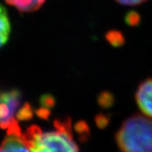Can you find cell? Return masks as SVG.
<instances>
[{
	"label": "cell",
	"mask_w": 152,
	"mask_h": 152,
	"mask_svg": "<svg viewBox=\"0 0 152 152\" xmlns=\"http://www.w3.org/2000/svg\"><path fill=\"white\" fill-rule=\"evenodd\" d=\"M54 129L43 131L37 125L29 127L23 138L31 152H80L69 121L55 120Z\"/></svg>",
	"instance_id": "obj_1"
},
{
	"label": "cell",
	"mask_w": 152,
	"mask_h": 152,
	"mask_svg": "<svg viewBox=\"0 0 152 152\" xmlns=\"http://www.w3.org/2000/svg\"><path fill=\"white\" fill-rule=\"evenodd\" d=\"M116 141L123 152H152V118L136 114L122 124Z\"/></svg>",
	"instance_id": "obj_2"
},
{
	"label": "cell",
	"mask_w": 152,
	"mask_h": 152,
	"mask_svg": "<svg viewBox=\"0 0 152 152\" xmlns=\"http://www.w3.org/2000/svg\"><path fill=\"white\" fill-rule=\"evenodd\" d=\"M21 103V95L17 90L0 93V128L8 129L19 124L17 113Z\"/></svg>",
	"instance_id": "obj_3"
},
{
	"label": "cell",
	"mask_w": 152,
	"mask_h": 152,
	"mask_svg": "<svg viewBox=\"0 0 152 152\" xmlns=\"http://www.w3.org/2000/svg\"><path fill=\"white\" fill-rule=\"evenodd\" d=\"M0 152H31L23 138L20 125H14L7 129V135L1 145Z\"/></svg>",
	"instance_id": "obj_4"
},
{
	"label": "cell",
	"mask_w": 152,
	"mask_h": 152,
	"mask_svg": "<svg viewBox=\"0 0 152 152\" xmlns=\"http://www.w3.org/2000/svg\"><path fill=\"white\" fill-rule=\"evenodd\" d=\"M135 100L143 114L152 118V78L147 79L139 86Z\"/></svg>",
	"instance_id": "obj_5"
},
{
	"label": "cell",
	"mask_w": 152,
	"mask_h": 152,
	"mask_svg": "<svg viewBox=\"0 0 152 152\" xmlns=\"http://www.w3.org/2000/svg\"><path fill=\"white\" fill-rule=\"evenodd\" d=\"M6 2L22 12H31L38 10L45 0H5Z\"/></svg>",
	"instance_id": "obj_6"
},
{
	"label": "cell",
	"mask_w": 152,
	"mask_h": 152,
	"mask_svg": "<svg viewBox=\"0 0 152 152\" xmlns=\"http://www.w3.org/2000/svg\"><path fill=\"white\" fill-rule=\"evenodd\" d=\"M10 33V23L5 9L0 4V48L8 41Z\"/></svg>",
	"instance_id": "obj_7"
},
{
	"label": "cell",
	"mask_w": 152,
	"mask_h": 152,
	"mask_svg": "<svg viewBox=\"0 0 152 152\" xmlns=\"http://www.w3.org/2000/svg\"><path fill=\"white\" fill-rule=\"evenodd\" d=\"M106 39L113 47H120L124 44L125 39L124 35L118 31H110L106 34Z\"/></svg>",
	"instance_id": "obj_8"
},
{
	"label": "cell",
	"mask_w": 152,
	"mask_h": 152,
	"mask_svg": "<svg viewBox=\"0 0 152 152\" xmlns=\"http://www.w3.org/2000/svg\"><path fill=\"white\" fill-rule=\"evenodd\" d=\"M125 21L130 26H135L140 21V15L135 11H130L125 17Z\"/></svg>",
	"instance_id": "obj_9"
},
{
	"label": "cell",
	"mask_w": 152,
	"mask_h": 152,
	"mask_svg": "<svg viewBox=\"0 0 152 152\" xmlns=\"http://www.w3.org/2000/svg\"><path fill=\"white\" fill-rule=\"evenodd\" d=\"M118 3H119L123 5H129V6H134L140 4L142 3L145 2L146 0H115Z\"/></svg>",
	"instance_id": "obj_10"
}]
</instances>
